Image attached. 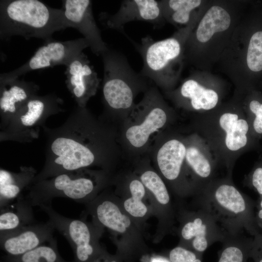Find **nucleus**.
<instances>
[{"label":"nucleus","instance_id":"obj_26","mask_svg":"<svg viewBox=\"0 0 262 262\" xmlns=\"http://www.w3.org/2000/svg\"><path fill=\"white\" fill-rule=\"evenodd\" d=\"M93 209L98 222L114 231L124 233L131 225L130 218L122 214L118 206L110 200L98 201Z\"/></svg>","mask_w":262,"mask_h":262},{"label":"nucleus","instance_id":"obj_34","mask_svg":"<svg viewBox=\"0 0 262 262\" xmlns=\"http://www.w3.org/2000/svg\"><path fill=\"white\" fill-rule=\"evenodd\" d=\"M249 257L254 262H262V233H259L252 237Z\"/></svg>","mask_w":262,"mask_h":262},{"label":"nucleus","instance_id":"obj_11","mask_svg":"<svg viewBox=\"0 0 262 262\" xmlns=\"http://www.w3.org/2000/svg\"><path fill=\"white\" fill-rule=\"evenodd\" d=\"M227 82L211 71L194 69L174 89L164 92L176 109L193 114L211 111L224 101Z\"/></svg>","mask_w":262,"mask_h":262},{"label":"nucleus","instance_id":"obj_23","mask_svg":"<svg viewBox=\"0 0 262 262\" xmlns=\"http://www.w3.org/2000/svg\"><path fill=\"white\" fill-rule=\"evenodd\" d=\"M159 1L165 22L179 30L188 26L204 9L209 0Z\"/></svg>","mask_w":262,"mask_h":262},{"label":"nucleus","instance_id":"obj_25","mask_svg":"<svg viewBox=\"0 0 262 262\" xmlns=\"http://www.w3.org/2000/svg\"><path fill=\"white\" fill-rule=\"evenodd\" d=\"M33 206L22 194L0 209V235L35 223Z\"/></svg>","mask_w":262,"mask_h":262},{"label":"nucleus","instance_id":"obj_1","mask_svg":"<svg viewBox=\"0 0 262 262\" xmlns=\"http://www.w3.org/2000/svg\"><path fill=\"white\" fill-rule=\"evenodd\" d=\"M46 137L45 161L32 183L70 171L98 166L108 172L123 153L118 127L86 107H75L60 126L42 128Z\"/></svg>","mask_w":262,"mask_h":262},{"label":"nucleus","instance_id":"obj_36","mask_svg":"<svg viewBox=\"0 0 262 262\" xmlns=\"http://www.w3.org/2000/svg\"><path fill=\"white\" fill-rule=\"evenodd\" d=\"M152 262H170V261L167 259L164 258H154L152 260Z\"/></svg>","mask_w":262,"mask_h":262},{"label":"nucleus","instance_id":"obj_16","mask_svg":"<svg viewBox=\"0 0 262 262\" xmlns=\"http://www.w3.org/2000/svg\"><path fill=\"white\" fill-rule=\"evenodd\" d=\"M185 170L193 194L196 195L215 177L218 164L205 141L197 133L184 135Z\"/></svg>","mask_w":262,"mask_h":262},{"label":"nucleus","instance_id":"obj_17","mask_svg":"<svg viewBox=\"0 0 262 262\" xmlns=\"http://www.w3.org/2000/svg\"><path fill=\"white\" fill-rule=\"evenodd\" d=\"M99 20L106 28L117 30L125 36L132 40L124 30L125 25L132 21H144L156 27H161L165 22L159 0H122L118 10L114 14L102 12Z\"/></svg>","mask_w":262,"mask_h":262},{"label":"nucleus","instance_id":"obj_8","mask_svg":"<svg viewBox=\"0 0 262 262\" xmlns=\"http://www.w3.org/2000/svg\"><path fill=\"white\" fill-rule=\"evenodd\" d=\"M205 8L188 26L177 30L171 36L154 40L147 35L141 38L140 44L133 45L143 59L140 72L164 92L177 87L185 65V44Z\"/></svg>","mask_w":262,"mask_h":262},{"label":"nucleus","instance_id":"obj_12","mask_svg":"<svg viewBox=\"0 0 262 262\" xmlns=\"http://www.w3.org/2000/svg\"><path fill=\"white\" fill-rule=\"evenodd\" d=\"M63 99L55 94L35 95L12 117L0 131V141L26 143L37 139L48 118L64 112Z\"/></svg>","mask_w":262,"mask_h":262},{"label":"nucleus","instance_id":"obj_10","mask_svg":"<svg viewBox=\"0 0 262 262\" xmlns=\"http://www.w3.org/2000/svg\"><path fill=\"white\" fill-rule=\"evenodd\" d=\"M107 173L89 168L64 172L31 184L25 197L33 206L50 204L56 197L83 202L106 184Z\"/></svg>","mask_w":262,"mask_h":262},{"label":"nucleus","instance_id":"obj_14","mask_svg":"<svg viewBox=\"0 0 262 262\" xmlns=\"http://www.w3.org/2000/svg\"><path fill=\"white\" fill-rule=\"evenodd\" d=\"M49 216V222L68 241L73 251V262H93L101 252L95 243L92 228L82 219L64 216L56 212L51 204L39 206Z\"/></svg>","mask_w":262,"mask_h":262},{"label":"nucleus","instance_id":"obj_28","mask_svg":"<svg viewBox=\"0 0 262 262\" xmlns=\"http://www.w3.org/2000/svg\"><path fill=\"white\" fill-rule=\"evenodd\" d=\"M0 262H67L60 255L57 241L53 238L35 248L18 256L5 255Z\"/></svg>","mask_w":262,"mask_h":262},{"label":"nucleus","instance_id":"obj_29","mask_svg":"<svg viewBox=\"0 0 262 262\" xmlns=\"http://www.w3.org/2000/svg\"><path fill=\"white\" fill-rule=\"evenodd\" d=\"M139 160L144 167V170L140 174L139 179L145 188L153 194L160 204L164 205L168 204L170 201V196L164 182L155 171L149 167H147L148 155Z\"/></svg>","mask_w":262,"mask_h":262},{"label":"nucleus","instance_id":"obj_30","mask_svg":"<svg viewBox=\"0 0 262 262\" xmlns=\"http://www.w3.org/2000/svg\"><path fill=\"white\" fill-rule=\"evenodd\" d=\"M239 96L242 108L253 134H262V98L252 90Z\"/></svg>","mask_w":262,"mask_h":262},{"label":"nucleus","instance_id":"obj_13","mask_svg":"<svg viewBox=\"0 0 262 262\" xmlns=\"http://www.w3.org/2000/svg\"><path fill=\"white\" fill-rule=\"evenodd\" d=\"M186 152L184 135L170 127L155 137L147 155L177 190L193 194L186 173Z\"/></svg>","mask_w":262,"mask_h":262},{"label":"nucleus","instance_id":"obj_2","mask_svg":"<svg viewBox=\"0 0 262 262\" xmlns=\"http://www.w3.org/2000/svg\"><path fill=\"white\" fill-rule=\"evenodd\" d=\"M190 117L192 132L205 141L218 164L226 168L227 174L232 175L236 162L252 146L254 136L240 97L234 93L215 109Z\"/></svg>","mask_w":262,"mask_h":262},{"label":"nucleus","instance_id":"obj_19","mask_svg":"<svg viewBox=\"0 0 262 262\" xmlns=\"http://www.w3.org/2000/svg\"><path fill=\"white\" fill-rule=\"evenodd\" d=\"M62 9L70 28L77 29L83 35L94 54L101 56L108 49L95 20L91 0H63Z\"/></svg>","mask_w":262,"mask_h":262},{"label":"nucleus","instance_id":"obj_20","mask_svg":"<svg viewBox=\"0 0 262 262\" xmlns=\"http://www.w3.org/2000/svg\"><path fill=\"white\" fill-rule=\"evenodd\" d=\"M66 83L77 105L84 107L99 88L101 80L83 52L66 66Z\"/></svg>","mask_w":262,"mask_h":262},{"label":"nucleus","instance_id":"obj_35","mask_svg":"<svg viewBox=\"0 0 262 262\" xmlns=\"http://www.w3.org/2000/svg\"><path fill=\"white\" fill-rule=\"evenodd\" d=\"M256 211H255V220L259 229H262V196H260L256 201Z\"/></svg>","mask_w":262,"mask_h":262},{"label":"nucleus","instance_id":"obj_15","mask_svg":"<svg viewBox=\"0 0 262 262\" xmlns=\"http://www.w3.org/2000/svg\"><path fill=\"white\" fill-rule=\"evenodd\" d=\"M88 47L89 44L83 37L65 41L52 40L46 42L27 62L12 71L1 73L0 79L19 78L33 70L57 65L66 66Z\"/></svg>","mask_w":262,"mask_h":262},{"label":"nucleus","instance_id":"obj_31","mask_svg":"<svg viewBox=\"0 0 262 262\" xmlns=\"http://www.w3.org/2000/svg\"><path fill=\"white\" fill-rule=\"evenodd\" d=\"M129 188L131 197L127 199L124 206L126 211L134 217H143L147 209L142 201L146 194V188L140 179H133L130 180Z\"/></svg>","mask_w":262,"mask_h":262},{"label":"nucleus","instance_id":"obj_33","mask_svg":"<svg viewBox=\"0 0 262 262\" xmlns=\"http://www.w3.org/2000/svg\"><path fill=\"white\" fill-rule=\"evenodd\" d=\"M244 184L262 196V163L256 165L245 177Z\"/></svg>","mask_w":262,"mask_h":262},{"label":"nucleus","instance_id":"obj_7","mask_svg":"<svg viewBox=\"0 0 262 262\" xmlns=\"http://www.w3.org/2000/svg\"><path fill=\"white\" fill-rule=\"evenodd\" d=\"M101 56L104 74L103 112L100 116L118 127L131 112L136 97L147 91L153 82L136 72L122 52L109 48Z\"/></svg>","mask_w":262,"mask_h":262},{"label":"nucleus","instance_id":"obj_18","mask_svg":"<svg viewBox=\"0 0 262 262\" xmlns=\"http://www.w3.org/2000/svg\"><path fill=\"white\" fill-rule=\"evenodd\" d=\"M181 229L180 235L190 250L203 255L211 245L223 243L228 235L208 213L199 208L188 216Z\"/></svg>","mask_w":262,"mask_h":262},{"label":"nucleus","instance_id":"obj_21","mask_svg":"<svg viewBox=\"0 0 262 262\" xmlns=\"http://www.w3.org/2000/svg\"><path fill=\"white\" fill-rule=\"evenodd\" d=\"M54 230L48 221L45 223L35 222L0 235V248L6 255L18 256L51 240Z\"/></svg>","mask_w":262,"mask_h":262},{"label":"nucleus","instance_id":"obj_27","mask_svg":"<svg viewBox=\"0 0 262 262\" xmlns=\"http://www.w3.org/2000/svg\"><path fill=\"white\" fill-rule=\"evenodd\" d=\"M252 240L245 235L228 236L222 243L218 262H247Z\"/></svg>","mask_w":262,"mask_h":262},{"label":"nucleus","instance_id":"obj_6","mask_svg":"<svg viewBox=\"0 0 262 262\" xmlns=\"http://www.w3.org/2000/svg\"><path fill=\"white\" fill-rule=\"evenodd\" d=\"M197 206L214 219L229 236L252 237L260 233L255 220L256 201L235 185L232 175L215 178L196 195Z\"/></svg>","mask_w":262,"mask_h":262},{"label":"nucleus","instance_id":"obj_5","mask_svg":"<svg viewBox=\"0 0 262 262\" xmlns=\"http://www.w3.org/2000/svg\"><path fill=\"white\" fill-rule=\"evenodd\" d=\"M259 17L244 12L216 64L242 96L252 90L262 72V23Z\"/></svg>","mask_w":262,"mask_h":262},{"label":"nucleus","instance_id":"obj_24","mask_svg":"<svg viewBox=\"0 0 262 262\" xmlns=\"http://www.w3.org/2000/svg\"><path fill=\"white\" fill-rule=\"evenodd\" d=\"M37 171L32 166H21L13 172L0 169V208L14 202L30 186Z\"/></svg>","mask_w":262,"mask_h":262},{"label":"nucleus","instance_id":"obj_3","mask_svg":"<svg viewBox=\"0 0 262 262\" xmlns=\"http://www.w3.org/2000/svg\"><path fill=\"white\" fill-rule=\"evenodd\" d=\"M247 1L209 0L184 47L185 64L211 71L244 14Z\"/></svg>","mask_w":262,"mask_h":262},{"label":"nucleus","instance_id":"obj_22","mask_svg":"<svg viewBox=\"0 0 262 262\" xmlns=\"http://www.w3.org/2000/svg\"><path fill=\"white\" fill-rule=\"evenodd\" d=\"M39 86L19 78L0 79V130L31 98L37 95Z\"/></svg>","mask_w":262,"mask_h":262},{"label":"nucleus","instance_id":"obj_9","mask_svg":"<svg viewBox=\"0 0 262 262\" xmlns=\"http://www.w3.org/2000/svg\"><path fill=\"white\" fill-rule=\"evenodd\" d=\"M70 28L62 9L51 8L38 0H1L0 38L18 35L26 39H53L57 31Z\"/></svg>","mask_w":262,"mask_h":262},{"label":"nucleus","instance_id":"obj_32","mask_svg":"<svg viewBox=\"0 0 262 262\" xmlns=\"http://www.w3.org/2000/svg\"><path fill=\"white\" fill-rule=\"evenodd\" d=\"M202 255L178 246L170 251L168 259L170 262H202Z\"/></svg>","mask_w":262,"mask_h":262},{"label":"nucleus","instance_id":"obj_4","mask_svg":"<svg viewBox=\"0 0 262 262\" xmlns=\"http://www.w3.org/2000/svg\"><path fill=\"white\" fill-rule=\"evenodd\" d=\"M178 115L152 84L118 126V141L123 157L134 163L147 155L155 137L176 122Z\"/></svg>","mask_w":262,"mask_h":262}]
</instances>
